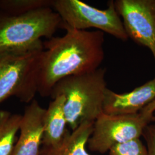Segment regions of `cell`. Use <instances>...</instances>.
Wrapping results in <instances>:
<instances>
[{
  "mask_svg": "<svg viewBox=\"0 0 155 155\" xmlns=\"http://www.w3.org/2000/svg\"><path fill=\"white\" fill-rule=\"evenodd\" d=\"M155 100V78L132 91L119 94L107 88L104 101V113L129 115L139 113Z\"/></svg>",
  "mask_w": 155,
  "mask_h": 155,
  "instance_id": "9c48e42d",
  "label": "cell"
},
{
  "mask_svg": "<svg viewBox=\"0 0 155 155\" xmlns=\"http://www.w3.org/2000/svg\"><path fill=\"white\" fill-rule=\"evenodd\" d=\"M142 136L146 143L148 155H155V122L145 127Z\"/></svg>",
  "mask_w": 155,
  "mask_h": 155,
  "instance_id": "9a60e30c",
  "label": "cell"
},
{
  "mask_svg": "<svg viewBox=\"0 0 155 155\" xmlns=\"http://www.w3.org/2000/svg\"><path fill=\"white\" fill-rule=\"evenodd\" d=\"M94 122L81 123L75 130H67L64 137L55 147H44L39 155H91L86 150V145L94 127Z\"/></svg>",
  "mask_w": 155,
  "mask_h": 155,
  "instance_id": "30bf717a",
  "label": "cell"
},
{
  "mask_svg": "<svg viewBox=\"0 0 155 155\" xmlns=\"http://www.w3.org/2000/svg\"><path fill=\"white\" fill-rule=\"evenodd\" d=\"M51 8L61 17V28L65 30L94 28L123 41L129 39L114 1H109L107 9L104 10L80 0H52Z\"/></svg>",
  "mask_w": 155,
  "mask_h": 155,
  "instance_id": "5b68a950",
  "label": "cell"
},
{
  "mask_svg": "<svg viewBox=\"0 0 155 155\" xmlns=\"http://www.w3.org/2000/svg\"></svg>",
  "mask_w": 155,
  "mask_h": 155,
  "instance_id": "e0dca14e",
  "label": "cell"
},
{
  "mask_svg": "<svg viewBox=\"0 0 155 155\" xmlns=\"http://www.w3.org/2000/svg\"><path fill=\"white\" fill-rule=\"evenodd\" d=\"M61 24V17L51 7L18 16L0 12V53L43 48L41 39L54 37Z\"/></svg>",
  "mask_w": 155,
  "mask_h": 155,
  "instance_id": "3957f363",
  "label": "cell"
},
{
  "mask_svg": "<svg viewBox=\"0 0 155 155\" xmlns=\"http://www.w3.org/2000/svg\"><path fill=\"white\" fill-rule=\"evenodd\" d=\"M106 70L100 67L92 72L64 78L56 84L51 98L63 95L67 125L74 130L83 122H95L103 111Z\"/></svg>",
  "mask_w": 155,
  "mask_h": 155,
  "instance_id": "7a4b0ae2",
  "label": "cell"
},
{
  "mask_svg": "<svg viewBox=\"0 0 155 155\" xmlns=\"http://www.w3.org/2000/svg\"><path fill=\"white\" fill-rule=\"evenodd\" d=\"M127 36L150 51L155 61V0H116Z\"/></svg>",
  "mask_w": 155,
  "mask_h": 155,
  "instance_id": "52a82bcc",
  "label": "cell"
},
{
  "mask_svg": "<svg viewBox=\"0 0 155 155\" xmlns=\"http://www.w3.org/2000/svg\"><path fill=\"white\" fill-rule=\"evenodd\" d=\"M45 110L35 100L25 107L13 155H39L43 138Z\"/></svg>",
  "mask_w": 155,
  "mask_h": 155,
  "instance_id": "ba28073f",
  "label": "cell"
},
{
  "mask_svg": "<svg viewBox=\"0 0 155 155\" xmlns=\"http://www.w3.org/2000/svg\"><path fill=\"white\" fill-rule=\"evenodd\" d=\"M52 0H0V12L18 16L40 8L51 7Z\"/></svg>",
  "mask_w": 155,
  "mask_h": 155,
  "instance_id": "4fadbf2b",
  "label": "cell"
},
{
  "mask_svg": "<svg viewBox=\"0 0 155 155\" xmlns=\"http://www.w3.org/2000/svg\"><path fill=\"white\" fill-rule=\"evenodd\" d=\"M66 31L63 36L43 42L38 78V93L43 97H50L54 86L62 79L94 71L104 59L103 32Z\"/></svg>",
  "mask_w": 155,
  "mask_h": 155,
  "instance_id": "6da1fadb",
  "label": "cell"
},
{
  "mask_svg": "<svg viewBox=\"0 0 155 155\" xmlns=\"http://www.w3.org/2000/svg\"><path fill=\"white\" fill-rule=\"evenodd\" d=\"M22 115L0 111V155H13Z\"/></svg>",
  "mask_w": 155,
  "mask_h": 155,
  "instance_id": "7c38bea8",
  "label": "cell"
},
{
  "mask_svg": "<svg viewBox=\"0 0 155 155\" xmlns=\"http://www.w3.org/2000/svg\"><path fill=\"white\" fill-rule=\"evenodd\" d=\"M43 50L0 53V104L11 97L27 104L34 100Z\"/></svg>",
  "mask_w": 155,
  "mask_h": 155,
  "instance_id": "277c9868",
  "label": "cell"
},
{
  "mask_svg": "<svg viewBox=\"0 0 155 155\" xmlns=\"http://www.w3.org/2000/svg\"><path fill=\"white\" fill-rule=\"evenodd\" d=\"M144 116L151 120V122H155V100L146 106L140 111Z\"/></svg>",
  "mask_w": 155,
  "mask_h": 155,
  "instance_id": "2e32d148",
  "label": "cell"
},
{
  "mask_svg": "<svg viewBox=\"0 0 155 155\" xmlns=\"http://www.w3.org/2000/svg\"><path fill=\"white\" fill-rule=\"evenodd\" d=\"M64 102L65 98L63 95L58 96L50 102L46 109L42 141L44 147H55L64 137L68 130L64 109Z\"/></svg>",
  "mask_w": 155,
  "mask_h": 155,
  "instance_id": "8fae6325",
  "label": "cell"
},
{
  "mask_svg": "<svg viewBox=\"0 0 155 155\" xmlns=\"http://www.w3.org/2000/svg\"><path fill=\"white\" fill-rule=\"evenodd\" d=\"M150 120L139 112L135 114L110 115L102 113L95 121L87 145L93 152L105 153L117 144L142 136Z\"/></svg>",
  "mask_w": 155,
  "mask_h": 155,
  "instance_id": "8992f818",
  "label": "cell"
},
{
  "mask_svg": "<svg viewBox=\"0 0 155 155\" xmlns=\"http://www.w3.org/2000/svg\"><path fill=\"white\" fill-rule=\"evenodd\" d=\"M109 152V155H148L147 146L140 138L117 144Z\"/></svg>",
  "mask_w": 155,
  "mask_h": 155,
  "instance_id": "5bb4252c",
  "label": "cell"
}]
</instances>
